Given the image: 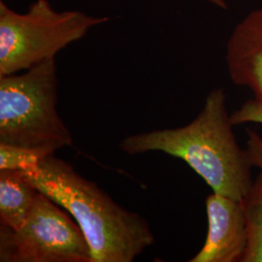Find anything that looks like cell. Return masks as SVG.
Here are the masks:
<instances>
[{"label":"cell","mask_w":262,"mask_h":262,"mask_svg":"<svg viewBox=\"0 0 262 262\" xmlns=\"http://www.w3.org/2000/svg\"><path fill=\"white\" fill-rule=\"evenodd\" d=\"M206 211V240L189 261L242 262L249 239L243 201L213 192Z\"/></svg>","instance_id":"8992f818"},{"label":"cell","mask_w":262,"mask_h":262,"mask_svg":"<svg viewBox=\"0 0 262 262\" xmlns=\"http://www.w3.org/2000/svg\"><path fill=\"white\" fill-rule=\"evenodd\" d=\"M57 85L56 58L0 77V144L48 155L72 145L56 109Z\"/></svg>","instance_id":"3957f363"},{"label":"cell","mask_w":262,"mask_h":262,"mask_svg":"<svg viewBox=\"0 0 262 262\" xmlns=\"http://www.w3.org/2000/svg\"><path fill=\"white\" fill-rule=\"evenodd\" d=\"M246 151L251 164L261 170L262 173V137L255 131H248Z\"/></svg>","instance_id":"7c38bea8"},{"label":"cell","mask_w":262,"mask_h":262,"mask_svg":"<svg viewBox=\"0 0 262 262\" xmlns=\"http://www.w3.org/2000/svg\"><path fill=\"white\" fill-rule=\"evenodd\" d=\"M40 191L19 170H0V223L18 229L26 223Z\"/></svg>","instance_id":"ba28073f"},{"label":"cell","mask_w":262,"mask_h":262,"mask_svg":"<svg viewBox=\"0 0 262 262\" xmlns=\"http://www.w3.org/2000/svg\"><path fill=\"white\" fill-rule=\"evenodd\" d=\"M226 64L231 81L250 89L262 103V7L235 27L227 42Z\"/></svg>","instance_id":"52a82bcc"},{"label":"cell","mask_w":262,"mask_h":262,"mask_svg":"<svg viewBox=\"0 0 262 262\" xmlns=\"http://www.w3.org/2000/svg\"><path fill=\"white\" fill-rule=\"evenodd\" d=\"M230 120L234 125L248 122L262 124V103L254 98L249 99L230 115Z\"/></svg>","instance_id":"8fae6325"},{"label":"cell","mask_w":262,"mask_h":262,"mask_svg":"<svg viewBox=\"0 0 262 262\" xmlns=\"http://www.w3.org/2000/svg\"><path fill=\"white\" fill-rule=\"evenodd\" d=\"M248 227V247L242 262H262V173L244 198Z\"/></svg>","instance_id":"9c48e42d"},{"label":"cell","mask_w":262,"mask_h":262,"mask_svg":"<svg viewBox=\"0 0 262 262\" xmlns=\"http://www.w3.org/2000/svg\"><path fill=\"white\" fill-rule=\"evenodd\" d=\"M21 172L28 183L75 220L90 246L92 261H133L155 242L143 216L119 205L55 154Z\"/></svg>","instance_id":"6da1fadb"},{"label":"cell","mask_w":262,"mask_h":262,"mask_svg":"<svg viewBox=\"0 0 262 262\" xmlns=\"http://www.w3.org/2000/svg\"><path fill=\"white\" fill-rule=\"evenodd\" d=\"M223 88L207 95L196 118L185 126L132 134L120 148L128 155L161 151L184 160L213 192L242 200L253 186V165L237 143Z\"/></svg>","instance_id":"7a4b0ae2"},{"label":"cell","mask_w":262,"mask_h":262,"mask_svg":"<svg viewBox=\"0 0 262 262\" xmlns=\"http://www.w3.org/2000/svg\"><path fill=\"white\" fill-rule=\"evenodd\" d=\"M108 17L81 11L57 12L48 0H36L26 13L0 1V77L17 74L55 58L64 48L84 37Z\"/></svg>","instance_id":"277c9868"},{"label":"cell","mask_w":262,"mask_h":262,"mask_svg":"<svg viewBox=\"0 0 262 262\" xmlns=\"http://www.w3.org/2000/svg\"><path fill=\"white\" fill-rule=\"evenodd\" d=\"M208 2H210L211 4L215 5L216 7L221 8V9H226L227 8V4L225 0H206Z\"/></svg>","instance_id":"4fadbf2b"},{"label":"cell","mask_w":262,"mask_h":262,"mask_svg":"<svg viewBox=\"0 0 262 262\" xmlns=\"http://www.w3.org/2000/svg\"><path fill=\"white\" fill-rule=\"evenodd\" d=\"M47 156L50 155L27 148L0 144V170L27 171L37 165L40 160Z\"/></svg>","instance_id":"30bf717a"},{"label":"cell","mask_w":262,"mask_h":262,"mask_svg":"<svg viewBox=\"0 0 262 262\" xmlns=\"http://www.w3.org/2000/svg\"><path fill=\"white\" fill-rule=\"evenodd\" d=\"M64 211L40 192L19 228L0 225V261L93 262L84 233Z\"/></svg>","instance_id":"5b68a950"}]
</instances>
